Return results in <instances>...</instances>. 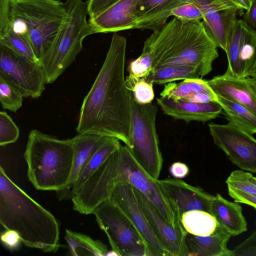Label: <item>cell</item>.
I'll return each mask as SVG.
<instances>
[{"instance_id":"cell-1","label":"cell","mask_w":256,"mask_h":256,"mask_svg":"<svg viewBox=\"0 0 256 256\" xmlns=\"http://www.w3.org/2000/svg\"><path fill=\"white\" fill-rule=\"evenodd\" d=\"M126 39L114 32L105 60L80 109L76 130L116 137L131 148L132 92L126 85Z\"/></svg>"},{"instance_id":"cell-2","label":"cell","mask_w":256,"mask_h":256,"mask_svg":"<svg viewBox=\"0 0 256 256\" xmlns=\"http://www.w3.org/2000/svg\"><path fill=\"white\" fill-rule=\"evenodd\" d=\"M144 47L151 52L152 70L174 66L196 68L202 78L212 70L218 46L202 21L184 22L174 18L154 31Z\"/></svg>"},{"instance_id":"cell-3","label":"cell","mask_w":256,"mask_h":256,"mask_svg":"<svg viewBox=\"0 0 256 256\" xmlns=\"http://www.w3.org/2000/svg\"><path fill=\"white\" fill-rule=\"evenodd\" d=\"M0 222L20 236L26 246L45 252L60 246V224L54 216L18 186L0 166Z\"/></svg>"},{"instance_id":"cell-4","label":"cell","mask_w":256,"mask_h":256,"mask_svg":"<svg viewBox=\"0 0 256 256\" xmlns=\"http://www.w3.org/2000/svg\"><path fill=\"white\" fill-rule=\"evenodd\" d=\"M58 0H0V28L22 36L39 61L47 52L64 21Z\"/></svg>"},{"instance_id":"cell-5","label":"cell","mask_w":256,"mask_h":256,"mask_svg":"<svg viewBox=\"0 0 256 256\" xmlns=\"http://www.w3.org/2000/svg\"><path fill=\"white\" fill-rule=\"evenodd\" d=\"M24 155L28 177L36 190L58 192L66 188L74 166L72 138L60 140L32 130Z\"/></svg>"},{"instance_id":"cell-6","label":"cell","mask_w":256,"mask_h":256,"mask_svg":"<svg viewBox=\"0 0 256 256\" xmlns=\"http://www.w3.org/2000/svg\"><path fill=\"white\" fill-rule=\"evenodd\" d=\"M62 24L49 50L40 62L46 84L54 82L74 61L82 42L92 34L88 22V0H66Z\"/></svg>"},{"instance_id":"cell-7","label":"cell","mask_w":256,"mask_h":256,"mask_svg":"<svg viewBox=\"0 0 256 256\" xmlns=\"http://www.w3.org/2000/svg\"><path fill=\"white\" fill-rule=\"evenodd\" d=\"M158 108L140 104L131 97V148L136 161L152 178L158 179L163 160L156 128Z\"/></svg>"},{"instance_id":"cell-8","label":"cell","mask_w":256,"mask_h":256,"mask_svg":"<svg viewBox=\"0 0 256 256\" xmlns=\"http://www.w3.org/2000/svg\"><path fill=\"white\" fill-rule=\"evenodd\" d=\"M93 214L112 249L119 256H149L145 242L132 222L111 200L102 202Z\"/></svg>"},{"instance_id":"cell-9","label":"cell","mask_w":256,"mask_h":256,"mask_svg":"<svg viewBox=\"0 0 256 256\" xmlns=\"http://www.w3.org/2000/svg\"><path fill=\"white\" fill-rule=\"evenodd\" d=\"M120 146L72 196V208L75 211L84 214H93L99 205L110 198L114 186L121 180Z\"/></svg>"},{"instance_id":"cell-10","label":"cell","mask_w":256,"mask_h":256,"mask_svg":"<svg viewBox=\"0 0 256 256\" xmlns=\"http://www.w3.org/2000/svg\"><path fill=\"white\" fill-rule=\"evenodd\" d=\"M0 76L18 87L24 98H39L45 90L46 79L40 62L2 45H0Z\"/></svg>"},{"instance_id":"cell-11","label":"cell","mask_w":256,"mask_h":256,"mask_svg":"<svg viewBox=\"0 0 256 256\" xmlns=\"http://www.w3.org/2000/svg\"><path fill=\"white\" fill-rule=\"evenodd\" d=\"M121 180H126L140 192L172 226L183 227L180 220L160 186L140 166L128 148L120 146Z\"/></svg>"},{"instance_id":"cell-12","label":"cell","mask_w":256,"mask_h":256,"mask_svg":"<svg viewBox=\"0 0 256 256\" xmlns=\"http://www.w3.org/2000/svg\"><path fill=\"white\" fill-rule=\"evenodd\" d=\"M214 144L242 170L256 173V139L232 122L208 124Z\"/></svg>"},{"instance_id":"cell-13","label":"cell","mask_w":256,"mask_h":256,"mask_svg":"<svg viewBox=\"0 0 256 256\" xmlns=\"http://www.w3.org/2000/svg\"><path fill=\"white\" fill-rule=\"evenodd\" d=\"M110 199L132 222L145 242L149 256H171L153 230L130 184L126 180L118 182L112 190Z\"/></svg>"},{"instance_id":"cell-14","label":"cell","mask_w":256,"mask_h":256,"mask_svg":"<svg viewBox=\"0 0 256 256\" xmlns=\"http://www.w3.org/2000/svg\"><path fill=\"white\" fill-rule=\"evenodd\" d=\"M256 52V30L238 19L230 35L226 52L228 65L226 72L240 78L248 76Z\"/></svg>"},{"instance_id":"cell-15","label":"cell","mask_w":256,"mask_h":256,"mask_svg":"<svg viewBox=\"0 0 256 256\" xmlns=\"http://www.w3.org/2000/svg\"><path fill=\"white\" fill-rule=\"evenodd\" d=\"M202 13V23L208 35L218 47L226 52L228 42L238 15L244 12L220 0H190Z\"/></svg>"},{"instance_id":"cell-16","label":"cell","mask_w":256,"mask_h":256,"mask_svg":"<svg viewBox=\"0 0 256 256\" xmlns=\"http://www.w3.org/2000/svg\"><path fill=\"white\" fill-rule=\"evenodd\" d=\"M156 182L180 220L183 213L190 210H202L210 214L214 196L200 188L177 178L158 179Z\"/></svg>"},{"instance_id":"cell-17","label":"cell","mask_w":256,"mask_h":256,"mask_svg":"<svg viewBox=\"0 0 256 256\" xmlns=\"http://www.w3.org/2000/svg\"><path fill=\"white\" fill-rule=\"evenodd\" d=\"M134 189L142 208L165 248L171 256H186L185 238L186 232L183 227H174L168 223L140 192L134 188Z\"/></svg>"},{"instance_id":"cell-18","label":"cell","mask_w":256,"mask_h":256,"mask_svg":"<svg viewBox=\"0 0 256 256\" xmlns=\"http://www.w3.org/2000/svg\"><path fill=\"white\" fill-rule=\"evenodd\" d=\"M137 0H120L88 20L93 34L136 28Z\"/></svg>"},{"instance_id":"cell-19","label":"cell","mask_w":256,"mask_h":256,"mask_svg":"<svg viewBox=\"0 0 256 256\" xmlns=\"http://www.w3.org/2000/svg\"><path fill=\"white\" fill-rule=\"evenodd\" d=\"M207 82L218 97L228 99L256 112V80L225 72Z\"/></svg>"},{"instance_id":"cell-20","label":"cell","mask_w":256,"mask_h":256,"mask_svg":"<svg viewBox=\"0 0 256 256\" xmlns=\"http://www.w3.org/2000/svg\"><path fill=\"white\" fill-rule=\"evenodd\" d=\"M156 101L165 114L186 122L208 121L222 112V106L218 102H198L168 96H161Z\"/></svg>"},{"instance_id":"cell-21","label":"cell","mask_w":256,"mask_h":256,"mask_svg":"<svg viewBox=\"0 0 256 256\" xmlns=\"http://www.w3.org/2000/svg\"><path fill=\"white\" fill-rule=\"evenodd\" d=\"M232 236L218 224L216 230L206 236H195L186 232L185 244L188 256H234L227 244Z\"/></svg>"},{"instance_id":"cell-22","label":"cell","mask_w":256,"mask_h":256,"mask_svg":"<svg viewBox=\"0 0 256 256\" xmlns=\"http://www.w3.org/2000/svg\"><path fill=\"white\" fill-rule=\"evenodd\" d=\"M186 0H137L136 28L155 31L162 28L174 8Z\"/></svg>"},{"instance_id":"cell-23","label":"cell","mask_w":256,"mask_h":256,"mask_svg":"<svg viewBox=\"0 0 256 256\" xmlns=\"http://www.w3.org/2000/svg\"><path fill=\"white\" fill-rule=\"evenodd\" d=\"M106 136L92 133H81L72 138L74 152V166L66 188L58 192L60 199L69 198L72 188L83 168Z\"/></svg>"},{"instance_id":"cell-24","label":"cell","mask_w":256,"mask_h":256,"mask_svg":"<svg viewBox=\"0 0 256 256\" xmlns=\"http://www.w3.org/2000/svg\"><path fill=\"white\" fill-rule=\"evenodd\" d=\"M210 214L221 227L236 236L247 230V222L238 202H231L220 194L214 196L210 207Z\"/></svg>"},{"instance_id":"cell-25","label":"cell","mask_w":256,"mask_h":256,"mask_svg":"<svg viewBox=\"0 0 256 256\" xmlns=\"http://www.w3.org/2000/svg\"><path fill=\"white\" fill-rule=\"evenodd\" d=\"M120 140L116 137L107 136L90 158L73 186L69 198L76 194L87 179L106 160L109 156L121 146Z\"/></svg>"},{"instance_id":"cell-26","label":"cell","mask_w":256,"mask_h":256,"mask_svg":"<svg viewBox=\"0 0 256 256\" xmlns=\"http://www.w3.org/2000/svg\"><path fill=\"white\" fill-rule=\"evenodd\" d=\"M218 98L224 116L232 122L251 134H256V112L234 101Z\"/></svg>"},{"instance_id":"cell-27","label":"cell","mask_w":256,"mask_h":256,"mask_svg":"<svg viewBox=\"0 0 256 256\" xmlns=\"http://www.w3.org/2000/svg\"><path fill=\"white\" fill-rule=\"evenodd\" d=\"M65 240L70 254L74 256H106L107 246L100 240L68 229L66 230Z\"/></svg>"},{"instance_id":"cell-28","label":"cell","mask_w":256,"mask_h":256,"mask_svg":"<svg viewBox=\"0 0 256 256\" xmlns=\"http://www.w3.org/2000/svg\"><path fill=\"white\" fill-rule=\"evenodd\" d=\"M180 221L186 232L198 236L211 234L218 224L212 214L202 210H192L183 213Z\"/></svg>"},{"instance_id":"cell-29","label":"cell","mask_w":256,"mask_h":256,"mask_svg":"<svg viewBox=\"0 0 256 256\" xmlns=\"http://www.w3.org/2000/svg\"><path fill=\"white\" fill-rule=\"evenodd\" d=\"M199 94H216L208 85L207 80L200 78L186 79L180 83H168L161 92L160 96L186 100Z\"/></svg>"},{"instance_id":"cell-30","label":"cell","mask_w":256,"mask_h":256,"mask_svg":"<svg viewBox=\"0 0 256 256\" xmlns=\"http://www.w3.org/2000/svg\"><path fill=\"white\" fill-rule=\"evenodd\" d=\"M153 84H162L178 80L202 78L198 71L188 66H174L152 71L146 78Z\"/></svg>"},{"instance_id":"cell-31","label":"cell","mask_w":256,"mask_h":256,"mask_svg":"<svg viewBox=\"0 0 256 256\" xmlns=\"http://www.w3.org/2000/svg\"><path fill=\"white\" fill-rule=\"evenodd\" d=\"M0 45L5 46L32 60L38 61L26 38L8 28H0Z\"/></svg>"},{"instance_id":"cell-32","label":"cell","mask_w":256,"mask_h":256,"mask_svg":"<svg viewBox=\"0 0 256 256\" xmlns=\"http://www.w3.org/2000/svg\"><path fill=\"white\" fill-rule=\"evenodd\" d=\"M153 83L146 78H140L129 74L126 78V88L130 90L134 99L140 104L152 103L154 94Z\"/></svg>"},{"instance_id":"cell-33","label":"cell","mask_w":256,"mask_h":256,"mask_svg":"<svg viewBox=\"0 0 256 256\" xmlns=\"http://www.w3.org/2000/svg\"><path fill=\"white\" fill-rule=\"evenodd\" d=\"M24 98L18 87L0 76V101L3 108L16 112L22 107Z\"/></svg>"},{"instance_id":"cell-34","label":"cell","mask_w":256,"mask_h":256,"mask_svg":"<svg viewBox=\"0 0 256 256\" xmlns=\"http://www.w3.org/2000/svg\"><path fill=\"white\" fill-rule=\"evenodd\" d=\"M226 182L228 188L248 194H256V177L242 170L232 171Z\"/></svg>"},{"instance_id":"cell-35","label":"cell","mask_w":256,"mask_h":256,"mask_svg":"<svg viewBox=\"0 0 256 256\" xmlns=\"http://www.w3.org/2000/svg\"><path fill=\"white\" fill-rule=\"evenodd\" d=\"M20 130L5 111L0 112V146L15 142L19 138Z\"/></svg>"},{"instance_id":"cell-36","label":"cell","mask_w":256,"mask_h":256,"mask_svg":"<svg viewBox=\"0 0 256 256\" xmlns=\"http://www.w3.org/2000/svg\"><path fill=\"white\" fill-rule=\"evenodd\" d=\"M152 70L151 52L144 47L140 56L132 61L128 66L129 74L137 78H147Z\"/></svg>"},{"instance_id":"cell-37","label":"cell","mask_w":256,"mask_h":256,"mask_svg":"<svg viewBox=\"0 0 256 256\" xmlns=\"http://www.w3.org/2000/svg\"><path fill=\"white\" fill-rule=\"evenodd\" d=\"M171 15L184 22H200L203 18L200 8L190 0H186L174 8Z\"/></svg>"},{"instance_id":"cell-38","label":"cell","mask_w":256,"mask_h":256,"mask_svg":"<svg viewBox=\"0 0 256 256\" xmlns=\"http://www.w3.org/2000/svg\"><path fill=\"white\" fill-rule=\"evenodd\" d=\"M255 224L256 226V220ZM232 250L234 256H256V228L248 238Z\"/></svg>"},{"instance_id":"cell-39","label":"cell","mask_w":256,"mask_h":256,"mask_svg":"<svg viewBox=\"0 0 256 256\" xmlns=\"http://www.w3.org/2000/svg\"><path fill=\"white\" fill-rule=\"evenodd\" d=\"M2 243L11 250L17 249L22 242L18 233L12 230L6 229L0 234Z\"/></svg>"},{"instance_id":"cell-40","label":"cell","mask_w":256,"mask_h":256,"mask_svg":"<svg viewBox=\"0 0 256 256\" xmlns=\"http://www.w3.org/2000/svg\"><path fill=\"white\" fill-rule=\"evenodd\" d=\"M90 18L93 17L120 0H87Z\"/></svg>"},{"instance_id":"cell-41","label":"cell","mask_w":256,"mask_h":256,"mask_svg":"<svg viewBox=\"0 0 256 256\" xmlns=\"http://www.w3.org/2000/svg\"><path fill=\"white\" fill-rule=\"evenodd\" d=\"M228 189L229 196L234 202L249 205L256 209V194H248L230 188Z\"/></svg>"},{"instance_id":"cell-42","label":"cell","mask_w":256,"mask_h":256,"mask_svg":"<svg viewBox=\"0 0 256 256\" xmlns=\"http://www.w3.org/2000/svg\"><path fill=\"white\" fill-rule=\"evenodd\" d=\"M244 23L252 30L256 28V0H251L250 8L244 14Z\"/></svg>"},{"instance_id":"cell-43","label":"cell","mask_w":256,"mask_h":256,"mask_svg":"<svg viewBox=\"0 0 256 256\" xmlns=\"http://www.w3.org/2000/svg\"><path fill=\"white\" fill-rule=\"evenodd\" d=\"M169 171L170 174L176 178H182L188 174L189 168L184 163L176 162L170 166Z\"/></svg>"},{"instance_id":"cell-44","label":"cell","mask_w":256,"mask_h":256,"mask_svg":"<svg viewBox=\"0 0 256 256\" xmlns=\"http://www.w3.org/2000/svg\"><path fill=\"white\" fill-rule=\"evenodd\" d=\"M229 6L244 12L248 10L251 4V0H220Z\"/></svg>"},{"instance_id":"cell-45","label":"cell","mask_w":256,"mask_h":256,"mask_svg":"<svg viewBox=\"0 0 256 256\" xmlns=\"http://www.w3.org/2000/svg\"><path fill=\"white\" fill-rule=\"evenodd\" d=\"M248 76H250L256 80V52L255 54L254 60L249 74Z\"/></svg>"},{"instance_id":"cell-46","label":"cell","mask_w":256,"mask_h":256,"mask_svg":"<svg viewBox=\"0 0 256 256\" xmlns=\"http://www.w3.org/2000/svg\"><path fill=\"white\" fill-rule=\"evenodd\" d=\"M106 256H119V254L115 250L112 249L110 250H108Z\"/></svg>"},{"instance_id":"cell-47","label":"cell","mask_w":256,"mask_h":256,"mask_svg":"<svg viewBox=\"0 0 256 256\" xmlns=\"http://www.w3.org/2000/svg\"><path fill=\"white\" fill-rule=\"evenodd\" d=\"M60 0V1L61 0Z\"/></svg>"}]
</instances>
